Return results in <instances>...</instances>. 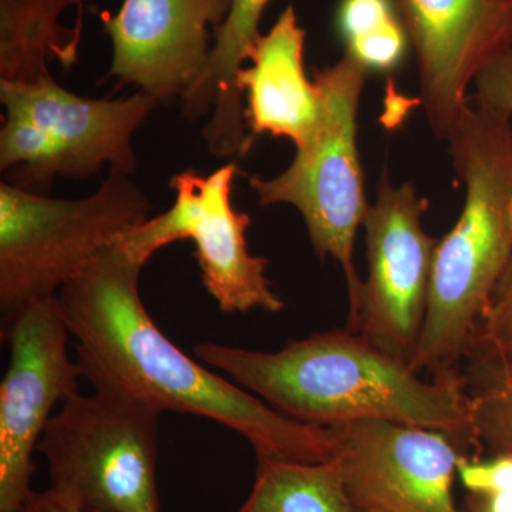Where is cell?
Segmentation results:
<instances>
[{
	"instance_id": "6da1fadb",
	"label": "cell",
	"mask_w": 512,
	"mask_h": 512,
	"mask_svg": "<svg viewBox=\"0 0 512 512\" xmlns=\"http://www.w3.org/2000/svg\"><path fill=\"white\" fill-rule=\"evenodd\" d=\"M141 269L117 241L57 295L76 339L77 365L94 389L138 397L163 413L215 421L247 439L256 457L330 460L328 427L276 412L191 359L158 329L141 301Z\"/></svg>"
},
{
	"instance_id": "7a4b0ae2",
	"label": "cell",
	"mask_w": 512,
	"mask_h": 512,
	"mask_svg": "<svg viewBox=\"0 0 512 512\" xmlns=\"http://www.w3.org/2000/svg\"><path fill=\"white\" fill-rule=\"evenodd\" d=\"M195 357L217 367L276 412L329 427L390 421L443 431L468 453L478 450L463 380H434L348 329L289 340L278 352L215 342Z\"/></svg>"
},
{
	"instance_id": "3957f363",
	"label": "cell",
	"mask_w": 512,
	"mask_h": 512,
	"mask_svg": "<svg viewBox=\"0 0 512 512\" xmlns=\"http://www.w3.org/2000/svg\"><path fill=\"white\" fill-rule=\"evenodd\" d=\"M447 143L466 200L437 242L410 367L430 379L460 380L478 316L512 254V121L474 96Z\"/></svg>"
},
{
	"instance_id": "277c9868",
	"label": "cell",
	"mask_w": 512,
	"mask_h": 512,
	"mask_svg": "<svg viewBox=\"0 0 512 512\" xmlns=\"http://www.w3.org/2000/svg\"><path fill=\"white\" fill-rule=\"evenodd\" d=\"M5 116L0 130L3 181L46 195L56 177L87 178L137 171L134 134L161 106L143 92L127 99H86L52 74L35 82H0Z\"/></svg>"
},
{
	"instance_id": "5b68a950",
	"label": "cell",
	"mask_w": 512,
	"mask_h": 512,
	"mask_svg": "<svg viewBox=\"0 0 512 512\" xmlns=\"http://www.w3.org/2000/svg\"><path fill=\"white\" fill-rule=\"evenodd\" d=\"M151 201L130 175L109 171L92 195L56 200L0 183L2 322L59 295L94 259L150 218Z\"/></svg>"
},
{
	"instance_id": "8992f818",
	"label": "cell",
	"mask_w": 512,
	"mask_h": 512,
	"mask_svg": "<svg viewBox=\"0 0 512 512\" xmlns=\"http://www.w3.org/2000/svg\"><path fill=\"white\" fill-rule=\"evenodd\" d=\"M161 410L128 394H74L37 451L57 500L76 512H163L157 485Z\"/></svg>"
},
{
	"instance_id": "52a82bcc",
	"label": "cell",
	"mask_w": 512,
	"mask_h": 512,
	"mask_svg": "<svg viewBox=\"0 0 512 512\" xmlns=\"http://www.w3.org/2000/svg\"><path fill=\"white\" fill-rule=\"evenodd\" d=\"M313 76L322 96L315 134L296 148L284 173L269 180L252 175L249 185L261 207L289 204L301 212L313 252L320 261L330 256L342 266L350 309L363 282L353 264L355 239L370 207L356 143L357 111L370 70L345 52Z\"/></svg>"
},
{
	"instance_id": "ba28073f",
	"label": "cell",
	"mask_w": 512,
	"mask_h": 512,
	"mask_svg": "<svg viewBox=\"0 0 512 512\" xmlns=\"http://www.w3.org/2000/svg\"><path fill=\"white\" fill-rule=\"evenodd\" d=\"M237 160L210 175L184 170L170 180L174 204L127 232L119 244L131 259L146 265L160 249L191 239L202 285L224 313H279L285 303L272 289L265 272L269 261L249 252L251 215L232 207Z\"/></svg>"
},
{
	"instance_id": "9c48e42d",
	"label": "cell",
	"mask_w": 512,
	"mask_h": 512,
	"mask_svg": "<svg viewBox=\"0 0 512 512\" xmlns=\"http://www.w3.org/2000/svg\"><path fill=\"white\" fill-rule=\"evenodd\" d=\"M429 201L412 183L394 187L383 168L376 201L366 212L367 276L349 309L346 329L412 363L429 302L439 238L423 228Z\"/></svg>"
},
{
	"instance_id": "30bf717a",
	"label": "cell",
	"mask_w": 512,
	"mask_h": 512,
	"mask_svg": "<svg viewBox=\"0 0 512 512\" xmlns=\"http://www.w3.org/2000/svg\"><path fill=\"white\" fill-rule=\"evenodd\" d=\"M70 336L59 296L2 322L10 362L0 384V512H12L32 491L33 453L53 410L79 393L83 373L69 355Z\"/></svg>"
},
{
	"instance_id": "8fae6325",
	"label": "cell",
	"mask_w": 512,
	"mask_h": 512,
	"mask_svg": "<svg viewBox=\"0 0 512 512\" xmlns=\"http://www.w3.org/2000/svg\"><path fill=\"white\" fill-rule=\"evenodd\" d=\"M328 430L352 512H461L453 485L471 454L454 437L377 420Z\"/></svg>"
},
{
	"instance_id": "7c38bea8",
	"label": "cell",
	"mask_w": 512,
	"mask_h": 512,
	"mask_svg": "<svg viewBox=\"0 0 512 512\" xmlns=\"http://www.w3.org/2000/svg\"><path fill=\"white\" fill-rule=\"evenodd\" d=\"M396 2L416 53L427 121L447 141L478 72L512 47V0Z\"/></svg>"
},
{
	"instance_id": "4fadbf2b",
	"label": "cell",
	"mask_w": 512,
	"mask_h": 512,
	"mask_svg": "<svg viewBox=\"0 0 512 512\" xmlns=\"http://www.w3.org/2000/svg\"><path fill=\"white\" fill-rule=\"evenodd\" d=\"M231 0H124L116 15L101 12L113 45L107 77L134 84L170 104L200 77L214 30L227 18Z\"/></svg>"
},
{
	"instance_id": "5bb4252c",
	"label": "cell",
	"mask_w": 512,
	"mask_h": 512,
	"mask_svg": "<svg viewBox=\"0 0 512 512\" xmlns=\"http://www.w3.org/2000/svg\"><path fill=\"white\" fill-rule=\"evenodd\" d=\"M306 32L295 8L286 6L268 33L256 39L249 66L238 74L244 93L249 141L284 137L301 148L322 117V96L305 72Z\"/></svg>"
},
{
	"instance_id": "9a60e30c",
	"label": "cell",
	"mask_w": 512,
	"mask_h": 512,
	"mask_svg": "<svg viewBox=\"0 0 512 512\" xmlns=\"http://www.w3.org/2000/svg\"><path fill=\"white\" fill-rule=\"evenodd\" d=\"M269 3L271 0H231L227 18L212 30L214 40L204 70L181 99L185 119L210 116L202 138L212 156L237 160L251 148L238 74L261 36L259 25Z\"/></svg>"
},
{
	"instance_id": "2e32d148",
	"label": "cell",
	"mask_w": 512,
	"mask_h": 512,
	"mask_svg": "<svg viewBox=\"0 0 512 512\" xmlns=\"http://www.w3.org/2000/svg\"><path fill=\"white\" fill-rule=\"evenodd\" d=\"M89 0H0V82L29 83L50 74L47 63H77L82 28H64L60 16Z\"/></svg>"
},
{
	"instance_id": "e0dca14e",
	"label": "cell",
	"mask_w": 512,
	"mask_h": 512,
	"mask_svg": "<svg viewBox=\"0 0 512 512\" xmlns=\"http://www.w3.org/2000/svg\"><path fill=\"white\" fill-rule=\"evenodd\" d=\"M237 512H352L335 461L256 457L254 485Z\"/></svg>"
},
{
	"instance_id": "ac0fdd59",
	"label": "cell",
	"mask_w": 512,
	"mask_h": 512,
	"mask_svg": "<svg viewBox=\"0 0 512 512\" xmlns=\"http://www.w3.org/2000/svg\"><path fill=\"white\" fill-rule=\"evenodd\" d=\"M461 379L478 450L512 453V359L467 360Z\"/></svg>"
},
{
	"instance_id": "d6986e66",
	"label": "cell",
	"mask_w": 512,
	"mask_h": 512,
	"mask_svg": "<svg viewBox=\"0 0 512 512\" xmlns=\"http://www.w3.org/2000/svg\"><path fill=\"white\" fill-rule=\"evenodd\" d=\"M493 359H512V254L478 316L466 362Z\"/></svg>"
},
{
	"instance_id": "ffe728a7",
	"label": "cell",
	"mask_w": 512,
	"mask_h": 512,
	"mask_svg": "<svg viewBox=\"0 0 512 512\" xmlns=\"http://www.w3.org/2000/svg\"><path fill=\"white\" fill-rule=\"evenodd\" d=\"M402 19L396 0H340L336 28L345 46Z\"/></svg>"
},
{
	"instance_id": "44dd1931",
	"label": "cell",
	"mask_w": 512,
	"mask_h": 512,
	"mask_svg": "<svg viewBox=\"0 0 512 512\" xmlns=\"http://www.w3.org/2000/svg\"><path fill=\"white\" fill-rule=\"evenodd\" d=\"M457 477L473 495L510 493L512 491V453L497 454L490 460L461 457Z\"/></svg>"
},
{
	"instance_id": "7402d4cb",
	"label": "cell",
	"mask_w": 512,
	"mask_h": 512,
	"mask_svg": "<svg viewBox=\"0 0 512 512\" xmlns=\"http://www.w3.org/2000/svg\"><path fill=\"white\" fill-rule=\"evenodd\" d=\"M476 97L503 111L512 121V47L493 57L478 72Z\"/></svg>"
},
{
	"instance_id": "603a6c76",
	"label": "cell",
	"mask_w": 512,
	"mask_h": 512,
	"mask_svg": "<svg viewBox=\"0 0 512 512\" xmlns=\"http://www.w3.org/2000/svg\"><path fill=\"white\" fill-rule=\"evenodd\" d=\"M12 512H76L57 500L52 491L32 490Z\"/></svg>"
},
{
	"instance_id": "cb8c5ba5",
	"label": "cell",
	"mask_w": 512,
	"mask_h": 512,
	"mask_svg": "<svg viewBox=\"0 0 512 512\" xmlns=\"http://www.w3.org/2000/svg\"><path fill=\"white\" fill-rule=\"evenodd\" d=\"M478 512H512V491L488 495H474Z\"/></svg>"
}]
</instances>
